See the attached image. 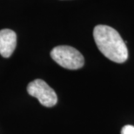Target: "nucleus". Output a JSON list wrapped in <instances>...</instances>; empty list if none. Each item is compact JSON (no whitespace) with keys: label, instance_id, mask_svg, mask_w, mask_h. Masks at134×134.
<instances>
[{"label":"nucleus","instance_id":"f257e3e1","mask_svg":"<svg viewBox=\"0 0 134 134\" xmlns=\"http://www.w3.org/2000/svg\"><path fill=\"white\" fill-rule=\"evenodd\" d=\"M93 37L97 47L106 58L117 63H123L128 58L125 42L113 28L98 25L94 28Z\"/></svg>","mask_w":134,"mask_h":134},{"label":"nucleus","instance_id":"f03ea898","mask_svg":"<svg viewBox=\"0 0 134 134\" xmlns=\"http://www.w3.org/2000/svg\"><path fill=\"white\" fill-rule=\"evenodd\" d=\"M51 57L59 66L67 69H78L85 64V59L82 54L71 46H57L51 51Z\"/></svg>","mask_w":134,"mask_h":134},{"label":"nucleus","instance_id":"7ed1b4c3","mask_svg":"<svg viewBox=\"0 0 134 134\" xmlns=\"http://www.w3.org/2000/svg\"><path fill=\"white\" fill-rule=\"evenodd\" d=\"M27 93L38 99L39 103L46 107H52L58 102V96L49 85L41 79L34 80L27 86Z\"/></svg>","mask_w":134,"mask_h":134},{"label":"nucleus","instance_id":"20e7f679","mask_svg":"<svg viewBox=\"0 0 134 134\" xmlns=\"http://www.w3.org/2000/svg\"><path fill=\"white\" fill-rule=\"evenodd\" d=\"M17 46V35L13 30L4 29L0 30V55L9 58Z\"/></svg>","mask_w":134,"mask_h":134},{"label":"nucleus","instance_id":"39448f33","mask_svg":"<svg viewBox=\"0 0 134 134\" xmlns=\"http://www.w3.org/2000/svg\"><path fill=\"white\" fill-rule=\"evenodd\" d=\"M121 134H134L133 125H125L121 130Z\"/></svg>","mask_w":134,"mask_h":134}]
</instances>
